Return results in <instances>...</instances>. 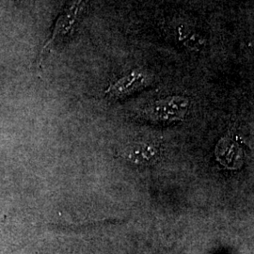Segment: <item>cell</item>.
<instances>
[{"mask_svg": "<svg viewBox=\"0 0 254 254\" xmlns=\"http://www.w3.org/2000/svg\"><path fill=\"white\" fill-rule=\"evenodd\" d=\"M16 1H18V0H16Z\"/></svg>", "mask_w": 254, "mask_h": 254, "instance_id": "8992f818", "label": "cell"}, {"mask_svg": "<svg viewBox=\"0 0 254 254\" xmlns=\"http://www.w3.org/2000/svg\"><path fill=\"white\" fill-rule=\"evenodd\" d=\"M177 38L186 48L190 51L200 52L207 45V40L195 27L182 24L177 27Z\"/></svg>", "mask_w": 254, "mask_h": 254, "instance_id": "277c9868", "label": "cell"}, {"mask_svg": "<svg viewBox=\"0 0 254 254\" xmlns=\"http://www.w3.org/2000/svg\"><path fill=\"white\" fill-rule=\"evenodd\" d=\"M88 0H72L65 8L62 15L56 22L53 32L46 41L39 56V62H43L46 56L51 53L58 44L71 34L85 3Z\"/></svg>", "mask_w": 254, "mask_h": 254, "instance_id": "7a4b0ae2", "label": "cell"}, {"mask_svg": "<svg viewBox=\"0 0 254 254\" xmlns=\"http://www.w3.org/2000/svg\"><path fill=\"white\" fill-rule=\"evenodd\" d=\"M152 81L153 77L150 73L142 70H135L110 85L107 90V95L115 99L126 98L148 87Z\"/></svg>", "mask_w": 254, "mask_h": 254, "instance_id": "3957f363", "label": "cell"}, {"mask_svg": "<svg viewBox=\"0 0 254 254\" xmlns=\"http://www.w3.org/2000/svg\"><path fill=\"white\" fill-rule=\"evenodd\" d=\"M156 149L147 143H136L126 150L127 158L133 163L147 164L152 162L156 155Z\"/></svg>", "mask_w": 254, "mask_h": 254, "instance_id": "5b68a950", "label": "cell"}, {"mask_svg": "<svg viewBox=\"0 0 254 254\" xmlns=\"http://www.w3.org/2000/svg\"><path fill=\"white\" fill-rule=\"evenodd\" d=\"M190 109V100L185 96H170L155 101L143 109L144 118L154 123H175L183 121Z\"/></svg>", "mask_w": 254, "mask_h": 254, "instance_id": "6da1fadb", "label": "cell"}]
</instances>
